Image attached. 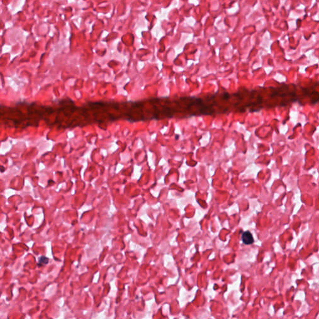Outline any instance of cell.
<instances>
[{"instance_id":"cell-2","label":"cell","mask_w":319,"mask_h":319,"mask_svg":"<svg viewBox=\"0 0 319 319\" xmlns=\"http://www.w3.org/2000/svg\"><path fill=\"white\" fill-rule=\"evenodd\" d=\"M242 241L244 244L246 245L251 244L254 243V238L252 234L249 231H245L242 234Z\"/></svg>"},{"instance_id":"cell-1","label":"cell","mask_w":319,"mask_h":319,"mask_svg":"<svg viewBox=\"0 0 319 319\" xmlns=\"http://www.w3.org/2000/svg\"><path fill=\"white\" fill-rule=\"evenodd\" d=\"M233 95L228 92L219 95L208 96L207 99L195 97H181L177 99L169 98L153 99L141 102V105L147 107V115L144 119L164 118L189 117L203 115L229 114L234 112L235 105Z\"/></svg>"},{"instance_id":"cell-3","label":"cell","mask_w":319,"mask_h":319,"mask_svg":"<svg viewBox=\"0 0 319 319\" xmlns=\"http://www.w3.org/2000/svg\"><path fill=\"white\" fill-rule=\"evenodd\" d=\"M48 261H49L48 258H47L45 256H41L40 258L39 259V264L41 265H41L47 264L48 263Z\"/></svg>"}]
</instances>
